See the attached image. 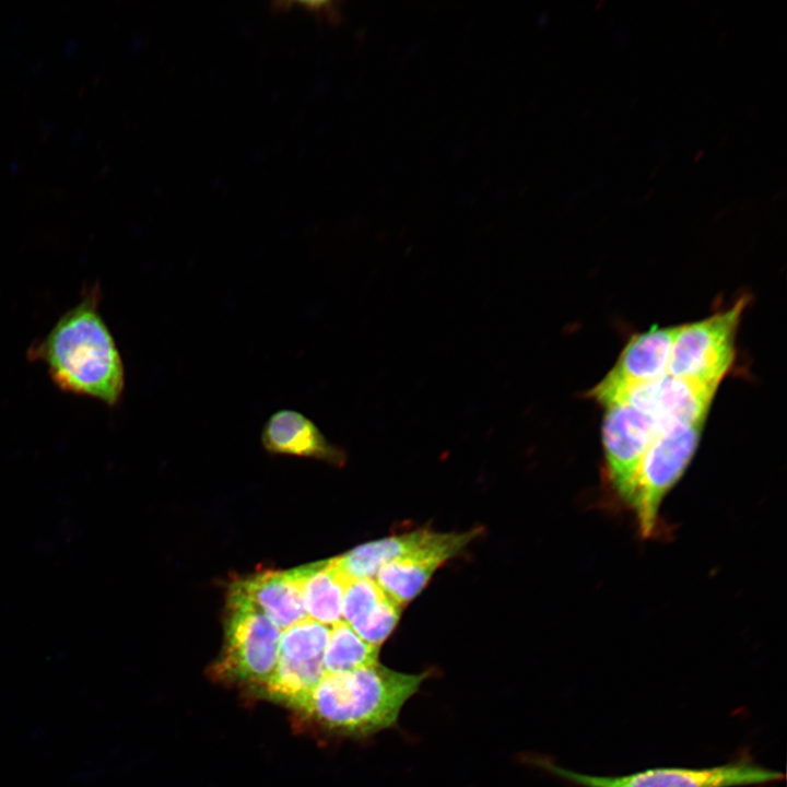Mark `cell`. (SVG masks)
Here are the masks:
<instances>
[{"instance_id": "11", "label": "cell", "mask_w": 787, "mask_h": 787, "mask_svg": "<svg viewBox=\"0 0 787 787\" xmlns=\"http://www.w3.org/2000/svg\"><path fill=\"white\" fill-rule=\"evenodd\" d=\"M402 609L374 578L351 579L345 586L342 620L373 646L380 647L390 636Z\"/></svg>"}, {"instance_id": "8", "label": "cell", "mask_w": 787, "mask_h": 787, "mask_svg": "<svg viewBox=\"0 0 787 787\" xmlns=\"http://www.w3.org/2000/svg\"><path fill=\"white\" fill-rule=\"evenodd\" d=\"M481 532V528L463 533H437L419 529L361 544L333 560L349 580L374 578L380 567L397 560L426 557L444 564L457 556Z\"/></svg>"}, {"instance_id": "9", "label": "cell", "mask_w": 787, "mask_h": 787, "mask_svg": "<svg viewBox=\"0 0 787 787\" xmlns=\"http://www.w3.org/2000/svg\"><path fill=\"white\" fill-rule=\"evenodd\" d=\"M717 388L667 374L624 388L600 404L627 403L649 415L660 430L676 423H704Z\"/></svg>"}, {"instance_id": "14", "label": "cell", "mask_w": 787, "mask_h": 787, "mask_svg": "<svg viewBox=\"0 0 787 787\" xmlns=\"http://www.w3.org/2000/svg\"><path fill=\"white\" fill-rule=\"evenodd\" d=\"M291 571L301 589L307 618L329 627L342 621V603L349 580L333 559Z\"/></svg>"}, {"instance_id": "3", "label": "cell", "mask_w": 787, "mask_h": 787, "mask_svg": "<svg viewBox=\"0 0 787 787\" xmlns=\"http://www.w3.org/2000/svg\"><path fill=\"white\" fill-rule=\"evenodd\" d=\"M703 425V422L676 423L660 428L643 455L629 506L642 537L649 538L656 532L660 504L690 465Z\"/></svg>"}, {"instance_id": "17", "label": "cell", "mask_w": 787, "mask_h": 787, "mask_svg": "<svg viewBox=\"0 0 787 787\" xmlns=\"http://www.w3.org/2000/svg\"><path fill=\"white\" fill-rule=\"evenodd\" d=\"M329 635V626L306 618L282 632L279 658L298 662L322 659Z\"/></svg>"}, {"instance_id": "7", "label": "cell", "mask_w": 787, "mask_h": 787, "mask_svg": "<svg viewBox=\"0 0 787 787\" xmlns=\"http://www.w3.org/2000/svg\"><path fill=\"white\" fill-rule=\"evenodd\" d=\"M602 407L603 478L618 500L630 506L636 471L659 427L649 415L627 403Z\"/></svg>"}, {"instance_id": "10", "label": "cell", "mask_w": 787, "mask_h": 787, "mask_svg": "<svg viewBox=\"0 0 787 787\" xmlns=\"http://www.w3.org/2000/svg\"><path fill=\"white\" fill-rule=\"evenodd\" d=\"M679 326H653L627 341L610 372L587 396L601 403L630 386L648 383L668 374V365Z\"/></svg>"}, {"instance_id": "6", "label": "cell", "mask_w": 787, "mask_h": 787, "mask_svg": "<svg viewBox=\"0 0 787 787\" xmlns=\"http://www.w3.org/2000/svg\"><path fill=\"white\" fill-rule=\"evenodd\" d=\"M227 603L225 646L213 672L220 679L261 685L277 667L282 630L232 590Z\"/></svg>"}, {"instance_id": "5", "label": "cell", "mask_w": 787, "mask_h": 787, "mask_svg": "<svg viewBox=\"0 0 787 787\" xmlns=\"http://www.w3.org/2000/svg\"><path fill=\"white\" fill-rule=\"evenodd\" d=\"M748 297L702 320L680 325L672 344L668 374L719 386L736 359V336Z\"/></svg>"}, {"instance_id": "1", "label": "cell", "mask_w": 787, "mask_h": 787, "mask_svg": "<svg viewBox=\"0 0 787 787\" xmlns=\"http://www.w3.org/2000/svg\"><path fill=\"white\" fill-rule=\"evenodd\" d=\"M99 287H90L28 357L39 361L62 391L96 399L114 408L125 391V367L115 339L98 310Z\"/></svg>"}, {"instance_id": "16", "label": "cell", "mask_w": 787, "mask_h": 787, "mask_svg": "<svg viewBox=\"0 0 787 787\" xmlns=\"http://www.w3.org/2000/svg\"><path fill=\"white\" fill-rule=\"evenodd\" d=\"M379 647L363 641L343 620L330 627L324 653L326 673H344L378 661Z\"/></svg>"}, {"instance_id": "2", "label": "cell", "mask_w": 787, "mask_h": 787, "mask_svg": "<svg viewBox=\"0 0 787 787\" xmlns=\"http://www.w3.org/2000/svg\"><path fill=\"white\" fill-rule=\"evenodd\" d=\"M430 672L403 673L379 661L326 676L292 707L330 730L366 737L393 727Z\"/></svg>"}, {"instance_id": "15", "label": "cell", "mask_w": 787, "mask_h": 787, "mask_svg": "<svg viewBox=\"0 0 787 787\" xmlns=\"http://www.w3.org/2000/svg\"><path fill=\"white\" fill-rule=\"evenodd\" d=\"M443 563L426 557H408L390 562L377 572V584L392 600L406 606L427 585Z\"/></svg>"}, {"instance_id": "4", "label": "cell", "mask_w": 787, "mask_h": 787, "mask_svg": "<svg viewBox=\"0 0 787 787\" xmlns=\"http://www.w3.org/2000/svg\"><path fill=\"white\" fill-rule=\"evenodd\" d=\"M537 764L578 787H742L785 778L784 773L764 767L747 754L712 767H655L622 776L577 773L549 760H537Z\"/></svg>"}, {"instance_id": "13", "label": "cell", "mask_w": 787, "mask_h": 787, "mask_svg": "<svg viewBox=\"0 0 787 787\" xmlns=\"http://www.w3.org/2000/svg\"><path fill=\"white\" fill-rule=\"evenodd\" d=\"M262 445L272 454L309 457L340 463L343 454L328 443L317 425L303 413L282 409L274 412L262 430Z\"/></svg>"}, {"instance_id": "12", "label": "cell", "mask_w": 787, "mask_h": 787, "mask_svg": "<svg viewBox=\"0 0 787 787\" xmlns=\"http://www.w3.org/2000/svg\"><path fill=\"white\" fill-rule=\"evenodd\" d=\"M230 590L246 599L281 630L307 618L292 571L260 573L236 582Z\"/></svg>"}]
</instances>
